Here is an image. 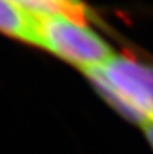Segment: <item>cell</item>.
<instances>
[{
	"label": "cell",
	"instance_id": "6da1fadb",
	"mask_svg": "<svg viewBox=\"0 0 153 154\" xmlns=\"http://www.w3.org/2000/svg\"><path fill=\"white\" fill-rule=\"evenodd\" d=\"M86 73L119 114L141 126L153 125V65L114 56Z\"/></svg>",
	"mask_w": 153,
	"mask_h": 154
},
{
	"label": "cell",
	"instance_id": "7a4b0ae2",
	"mask_svg": "<svg viewBox=\"0 0 153 154\" xmlns=\"http://www.w3.org/2000/svg\"><path fill=\"white\" fill-rule=\"evenodd\" d=\"M86 70L99 68L115 54L84 22L67 15L38 16V45Z\"/></svg>",
	"mask_w": 153,
	"mask_h": 154
},
{
	"label": "cell",
	"instance_id": "277c9868",
	"mask_svg": "<svg viewBox=\"0 0 153 154\" xmlns=\"http://www.w3.org/2000/svg\"><path fill=\"white\" fill-rule=\"evenodd\" d=\"M142 128H144V134H145L146 139H148V142L151 143V146H152V149H153V125H151V123H148V125H144Z\"/></svg>",
	"mask_w": 153,
	"mask_h": 154
},
{
	"label": "cell",
	"instance_id": "3957f363",
	"mask_svg": "<svg viewBox=\"0 0 153 154\" xmlns=\"http://www.w3.org/2000/svg\"><path fill=\"white\" fill-rule=\"evenodd\" d=\"M0 31L38 45V16L22 8L14 0H0Z\"/></svg>",
	"mask_w": 153,
	"mask_h": 154
}]
</instances>
